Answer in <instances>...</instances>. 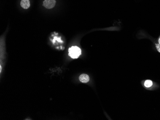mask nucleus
Segmentation results:
<instances>
[{
	"instance_id": "obj_1",
	"label": "nucleus",
	"mask_w": 160,
	"mask_h": 120,
	"mask_svg": "<svg viewBox=\"0 0 160 120\" xmlns=\"http://www.w3.org/2000/svg\"><path fill=\"white\" fill-rule=\"evenodd\" d=\"M81 50L79 47L74 46L69 48V55L72 59H77L81 55Z\"/></svg>"
},
{
	"instance_id": "obj_2",
	"label": "nucleus",
	"mask_w": 160,
	"mask_h": 120,
	"mask_svg": "<svg viewBox=\"0 0 160 120\" xmlns=\"http://www.w3.org/2000/svg\"><path fill=\"white\" fill-rule=\"evenodd\" d=\"M55 4V0H44L43 6L46 8L51 9L54 7Z\"/></svg>"
},
{
	"instance_id": "obj_3",
	"label": "nucleus",
	"mask_w": 160,
	"mask_h": 120,
	"mask_svg": "<svg viewBox=\"0 0 160 120\" xmlns=\"http://www.w3.org/2000/svg\"><path fill=\"white\" fill-rule=\"evenodd\" d=\"M89 79L90 78H89V76L86 74H83L79 77L80 81L83 83H87L89 81Z\"/></svg>"
},
{
	"instance_id": "obj_4",
	"label": "nucleus",
	"mask_w": 160,
	"mask_h": 120,
	"mask_svg": "<svg viewBox=\"0 0 160 120\" xmlns=\"http://www.w3.org/2000/svg\"><path fill=\"white\" fill-rule=\"evenodd\" d=\"M21 6L25 9L29 8L30 6L29 0H22L21 1Z\"/></svg>"
},
{
	"instance_id": "obj_5",
	"label": "nucleus",
	"mask_w": 160,
	"mask_h": 120,
	"mask_svg": "<svg viewBox=\"0 0 160 120\" xmlns=\"http://www.w3.org/2000/svg\"><path fill=\"white\" fill-rule=\"evenodd\" d=\"M144 86L146 88H150L153 86V82L152 81L150 80H146L144 82Z\"/></svg>"
},
{
	"instance_id": "obj_6",
	"label": "nucleus",
	"mask_w": 160,
	"mask_h": 120,
	"mask_svg": "<svg viewBox=\"0 0 160 120\" xmlns=\"http://www.w3.org/2000/svg\"><path fill=\"white\" fill-rule=\"evenodd\" d=\"M155 47H156V48L158 51L160 53V44L158 43L155 44Z\"/></svg>"
},
{
	"instance_id": "obj_7",
	"label": "nucleus",
	"mask_w": 160,
	"mask_h": 120,
	"mask_svg": "<svg viewBox=\"0 0 160 120\" xmlns=\"http://www.w3.org/2000/svg\"><path fill=\"white\" fill-rule=\"evenodd\" d=\"M158 44H160V36L159 37V39H158Z\"/></svg>"
}]
</instances>
